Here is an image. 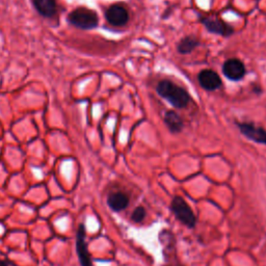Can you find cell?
<instances>
[{
	"label": "cell",
	"instance_id": "1",
	"mask_svg": "<svg viewBox=\"0 0 266 266\" xmlns=\"http://www.w3.org/2000/svg\"><path fill=\"white\" fill-rule=\"evenodd\" d=\"M156 92L161 98L168 100L173 106L179 109L185 108L191 101V96L187 91L170 80L159 81L156 87Z\"/></svg>",
	"mask_w": 266,
	"mask_h": 266
},
{
	"label": "cell",
	"instance_id": "2",
	"mask_svg": "<svg viewBox=\"0 0 266 266\" xmlns=\"http://www.w3.org/2000/svg\"><path fill=\"white\" fill-rule=\"evenodd\" d=\"M69 22L79 29L90 30L94 29L99 24V17L97 13L88 8H77L73 10L68 16Z\"/></svg>",
	"mask_w": 266,
	"mask_h": 266
},
{
	"label": "cell",
	"instance_id": "3",
	"mask_svg": "<svg viewBox=\"0 0 266 266\" xmlns=\"http://www.w3.org/2000/svg\"><path fill=\"white\" fill-rule=\"evenodd\" d=\"M171 209L176 217L186 227L194 228L197 222L193 209L181 197H175L171 204Z\"/></svg>",
	"mask_w": 266,
	"mask_h": 266
},
{
	"label": "cell",
	"instance_id": "4",
	"mask_svg": "<svg viewBox=\"0 0 266 266\" xmlns=\"http://www.w3.org/2000/svg\"><path fill=\"white\" fill-rule=\"evenodd\" d=\"M201 22L209 32L221 35L223 37L231 36L235 31L229 23H227L216 17H204Z\"/></svg>",
	"mask_w": 266,
	"mask_h": 266
},
{
	"label": "cell",
	"instance_id": "5",
	"mask_svg": "<svg viewBox=\"0 0 266 266\" xmlns=\"http://www.w3.org/2000/svg\"><path fill=\"white\" fill-rule=\"evenodd\" d=\"M222 73L229 80L239 81L245 76L247 69L240 59L230 58L223 63Z\"/></svg>",
	"mask_w": 266,
	"mask_h": 266
},
{
	"label": "cell",
	"instance_id": "6",
	"mask_svg": "<svg viewBox=\"0 0 266 266\" xmlns=\"http://www.w3.org/2000/svg\"><path fill=\"white\" fill-rule=\"evenodd\" d=\"M105 18L109 24L117 27H121L128 23L129 13L124 6L120 4H116L110 6L107 9V11L105 12Z\"/></svg>",
	"mask_w": 266,
	"mask_h": 266
},
{
	"label": "cell",
	"instance_id": "7",
	"mask_svg": "<svg viewBox=\"0 0 266 266\" xmlns=\"http://www.w3.org/2000/svg\"><path fill=\"white\" fill-rule=\"evenodd\" d=\"M236 125L241 134H243L248 139L253 140L257 144L266 145V130L264 128L259 127L254 123L248 122H237Z\"/></svg>",
	"mask_w": 266,
	"mask_h": 266
},
{
	"label": "cell",
	"instance_id": "8",
	"mask_svg": "<svg viewBox=\"0 0 266 266\" xmlns=\"http://www.w3.org/2000/svg\"><path fill=\"white\" fill-rule=\"evenodd\" d=\"M76 250L79 258L81 266H93L90 253L88 251V245L86 242V226L80 223L76 234Z\"/></svg>",
	"mask_w": 266,
	"mask_h": 266
},
{
	"label": "cell",
	"instance_id": "9",
	"mask_svg": "<svg viewBox=\"0 0 266 266\" xmlns=\"http://www.w3.org/2000/svg\"><path fill=\"white\" fill-rule=\"evenodd\" d=\"M198 80L200 86L209 92L218 90L222 85L219 75L210 69L202 70L198 75Z\"/></svg>",
	"mask_w": 266,
	"mask_h": 266
},
{
	"label": "cell",
	"instance_id": "10",
	"mask_svg": "<svg viewBox=\"0 0 266 266\" xmlns=\"http://www.w3.org/2000/svg\"><path fill=\"white\" fill-rule=\"evenodd\" d=\"M36 12L45 18H52L57 13L56 0H32Z\"/></svg>",
	"mask_w": 266,
	"mask_h": 266
},
{
	"label": "cell",
	"instance_id": "11",
	"mask_svg": "<svg viewBox=\"0 0 266 266\" xmlns=\"http://www.w3.org/2000/svg\"><path fill=\"white\" fill-rule=\"evenodd\" d=\"M107 204L113 211H121L128 206L129 197L123 192H113L108 195Z\"/></svg>",
	"mask_w": 266,
	"mask_h": 266
},
{
	"label": "cell",
	"instance_id": "12",
	"mask_svg": "<svg viewBox=\"0 0 266 266\" xmlns=\"http://www.w3.org/2000/svg\"><path fill=\"white\" fill-rule=\"evenodd\" d=\"M165 124L172 133H179L184 127L182 118L174 110H168L163 117Z\"/></svg>",
	"mask_w": 266,
	"mask_h": 266
},
{
	"label": "cell",
	"instance_id": "13",
	"mask_svg": "<svg viewBox=\"0 0 266 266\" xmlns=\"http://www.w3.org/2000/svg\"><path fill=\"white\" fill-rule=\"evenodd\" d=\"M200 45V41L195 35H187L178 43L177 50L180 54H189L192 53L198 46Z\"/></svg>",
	"mask_w": 266,
	"mask_h": 266
},
{
	"label": "cell",
	"instance_id": "14",
	"mask_svg": "<svg viewBox=\"0 0 266 266\" xmlns=\"http://www.w3.org/2000/svg\"><path fill=\"white\" fill-rule=\"evenodd\" d=\"M146 216V209L144 207H137L132 212V220L135 222H140Z\"/></svg>",
	"mask_w": 266,
	"mask_h": 266
},
{
	"label": "cell",
	"instance_id": "15",
	"mask_svg": "<svg viewBox=\"0 0 266 266\" xmlns=\"http://www.w3.org/2000/svg\"><path fill=\"white\" fill-rule=\"evenodd\" d=\"M0 266H9V264H8V262H6L5 260L0 259Z\"/></svg>",
	"mask_w": 266,
	"mask_h": 266
}]
</instances>
